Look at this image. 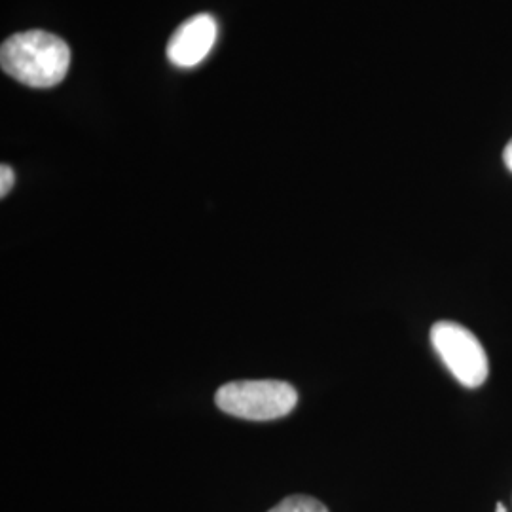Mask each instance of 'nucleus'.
Segmentation results:
<instances>
[{"mask_svg": "<svg viewBox=\"0 0 512 512\" xmlns=\"http://www.w3.org/2000/svg\"><path fill=\"white\" fill-rule=\"evenodd\" d=\"M503 162L507 165V169L512 171V139L509 141V145L503 150Z\"/></svg>", "mask_w": 512, "mask_h": 512, "instance_id": "0eeeda50", "label": "nucleus"}, {"mask_svg": "<svg viewBox=\"0 0 512 512\" xmlns=\"http://www.w3.org/2000/svg\"><path fill=\"white\" fill-rule=\"evenodd\" d=\"M2 71L21 84L46 90L63 82L71 67V50L63 38L27 31L8 38L0 50Z\"/></svg>", "mask_w": 512, "mask_h": 512, "instance_id": "f257e3e1", "label": "nucleus"}, {"mask_svg": "<svg viewBox=\"0 0 512 512\" xmlns=\"http://www.w3.org/2000/svg\"><path fill=\"white\" fill-rule=\"evenodd\" d=\"M219 37L217 19L211 14H198L173 33L167 44V57L179 69H192L211 54Z\"/></svg>", "mask_w": 512, "mask_h": 512, "instance_id": "20e7f679", "label": "nucleus"}, {"mask_svg": "<svg viewBox=\"0 0 512 512\" xmlns=\"http://www.w3.org/2000/svg\"><path fill=\"white\" fill-rule=\"evenodd\" d=\"M497 512H507V511H505V507H503V505H501V503H499V505H497Z\"/></svg>", "mask_w": 512, "mask_h": 512, "instance_id": "6e6552de", "label": "nucleus"}, {"mask_svg": "<svg viewBox=\"0 0 512 512\" xmlns=\"http://www.w3.org/2000/svg\"><path fill=\"white\" fill-rule=\"evenodd\" d=\"M270 512H329V509L308 495H291L277 503Z\"/></svg>", "mask_w": 512, "mask_h": 512, "instance_id": "39448f33", "label": "nucleus"}, {"mask_svg": "<svg viewBox=\"0 0 512 512\" xmlns=\"http://www.w3.org/2000/svg\"><path fill=\"white\" fill-rule=\"evenodd\" d=\"M14 179H16V177H14L12 167H10V165H2V167H0V196H2V198L12 190Z\"/></svg>", "mask_w": 512, "mask_h": 512, "instance_id": "423d86ee", "label": "nucleus"}, {"mask_svg": "<svg viewBox=\"0 0 512 512\" xmlns=\"http://www.w3.org/2000/svg\"><path fill=\"white\" fill-rule=\"evenodd\" d=\"M433 348L459 384L475 389L488 378V355L475 334L456 321H439L431 329Z\"/></svg>", "mask_w": 512, "mask_h": 512, "instance_id": "7ed1b4c3", "label": "nucleus"}, {"mask_svg": "<svg viewBox=\"0 0 512 512\" xmlns=\"http://www.w3.org/2000/svg\"><path fill=\"white\" fill-rule=\"evenodd\" d=\"M215 403L241 420L270 421L293 412L298 395L293 385L277 380H243L222 385Z\"/></svg>", "mask_w": 512, "mask_h": 512, "instance_id": "f03ea898", "label": "nucleus"}]
</instances>
